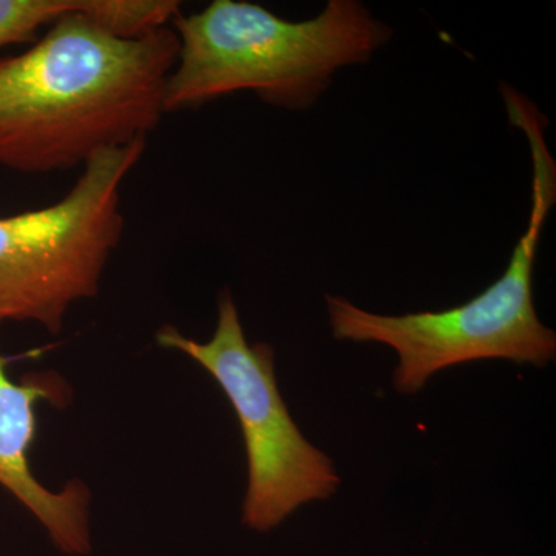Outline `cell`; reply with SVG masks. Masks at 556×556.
Instances as JSON below:
<instances>
[{
    "label": "cell",
    "instance_id": "cell-1",
    "mask_svg": "<svg viewBox=\"0 0 556 556\" xmlns=\"http://www.w3.org/2000/svg\"><path fill=\"white\" fill-rule=\"evenodd\" d=\"M87 7L51 24L24 53L0 58V166L21 174L84 167L104 150L148 139L166 115L177 33L121 39Z\"/></svg>",
    "mask_w": 556,
    "mask_h": 556
},
{
    "label": "cell",
    "instance_id": "cell-2",
    "mask_svg": "<svg viewBox=\"0 0 556 556\" xmlns=\"http://www.w3.org/2000/svg\"><path fill=\"white\" fill-rule=\"evenodd\" d=\"M508 118L529 141L532 208L507 269L495 283L459 306L404 316L369 313L327 295L329 325L338 340L383 343L397 353L394 387L416 394L442 369L484 358L546 367L555 361L556 336L541 324L533 303V265L548 212L556 203V163L547 148V121L532 101L501 84Z\"/></svg>",
    "mask_w": 556,
    "mask_h": 556
},
{
    "label": "cell",
    "instance_id": "cell-3",
    "mask_svg": "<svg viewBox=\"0 0 556 556\" xmlns=\"http://www.w3.org/2000/svg\"><path fill=\"white\" fill-rule=\"evenodd\" d=\"M170 27L179 50L166 113L239 91L274 108L308 109L339 68L368 62L393 35L357 0H329L318 16L302 22L257 3L215 0L200 13H179Z\"/></svg>",
    "mask_w": 556,
    "mask_h": 556
},
{
    "label": "cell",
    "instance_id": "cell-4",
    "mask_svg": "<svg viewBox=\"0 0 556 556\" xmlns=\"http://www.w3.org/2000/svg\"><path fill=\"white\" fill-rule=\"evenodd\" d=\"M148 139L104 150L50 206L0 217V324L58 334L73 305L94 298L124 230L121 189Z\"/></svg>",
    "mask_w": 556,
    "mask_h": 556
},
{
    "label": "cell",
    "instance_id": "cell-5",
    "mask_svg": "<svg viewBox=\"0 0 556 556\" xmlns=\"http://www.w3.org/2000/svg\"><path fill=\"white\" fill-rule=\"evenodd\" d=\"M156 343L206 369L239 417L248 455L243 522L249 529L268 532L300 506L338 492L331 457L306 441L289 415L277 386L273 346L249 345L229 292L219 295L217 328L207 342L163 327Z\"/></svg>",
    "mask_w": 556,
    "mask_h": 556
},
{
    "label": "cell",
    "instance_id": "cell-6",
    "mask_svg": "<svg viewBox=\"0 0 556 556\" xmlns=\"http://www.w3.org/2000/svg\"><path fill=\"white\" fill-rule=\"evenodd\" d=\"M10 358L0 354V485L30 510L65 555L91 552L89 486L70 479L64 489L50 490L31 471L30 450L36 438V405L68 404L72 391L56 372H33L21 382L10 378Z\"/></svg>",
    "mask_w": 556,
    "mask_h": 556
},
{
    "label": "cell",
    "instance_id": "cell-7",
    "mask_svg": "<svg viewBox=\"0 0 556 556\" xmlns=\"http://www.w3.org/2000/svg\"><path fill=\"white\" fill-rule=\"evenodd\" d=\"M84 7V0H0V49L35 43L40 28Z\"/></svg>",
    "mask_w": 556,
    "mask_h": 556
}]
</instances>
